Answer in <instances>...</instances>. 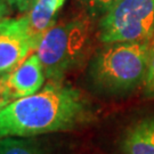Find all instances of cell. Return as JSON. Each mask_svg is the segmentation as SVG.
<instances>
[{"label": "cell", "mask_w": 154, "mask_h": 154, "mask_svg": "<svg viewBox=\"0 0 154 154\" xmlns=\"http://www.w3.org/2000/svg\"><path fill=\"white\" fill-rule=\"evenodd\" d=\"M154 34V0H119L100 17L104 44L144 42Z\"/></svg>", "instance_id": "cell-4"}, {"label": "cell", "mask_w": 154, "mask_h": 154, "mask_svg": "<svg viewBox=\"0 0 154 154\" xmlns=\"http://www.w3.org/2000/svg\"><path fill=\"white\" fill-rule=\"evenodd\" d=\"M119 0H81L89 15L94 17L103 16Z\"/></svg>", "instance_id": "cell-10"}, {"label": "cell", "mask_w": 154, "mask_h": 154, "mask_svg": "<svg viewBox=\"0 0 154 154\" xmlns=\"http://www.w3.org/2000/svg\"><path fill=\"white\" fill-rule=\"evenodd\" d=\"M89 33V22L82 17L55 24L45 33L35 51L46 78L61 81L67 72L82 61L88 49Z\"/></svg>", "instance_id": "cell-3"}, {"label": "cell", "mask_w": 154, "mask_h": 154, "mask_svg": "<svg viewBox=\"0 0 154 154\" xmlns=\"http://www.w3.org/2000/svg\"><path fill=\"white\" fill-rule=\"evenodd\" d=\"M0 154H44V152L29 137H6L0 139Z\"/></svg>", "instance_id": "cell-9"}, {"label": "cell", "mask_w": 154, "mask_h": 154, "mask_svg": "<svg viewBox=\"0 0 154 154\" xmlns=\"http://www.w3.org/2000/svg\"><path fill=\"white\" fill-rule=\"evenodd\" d=\"M123 151L126 154H154V120L138 122L128 131Z\"/></svg>", "instance_id": "cell-8"}, {"label": "cell", "mask_w": 154, "mask_h": 154, "mask_svg": "<svg viewBox=\"0 0 154 154\" xmlns=\"http://www.w3.org/2000/svg\"><path fill=\"white\" fill-rule=\"evenodd\" d=\"M6 2L8 4L9 6H14V5H16V0H5Z\"/></svg>", "instance_id": "cell-16"}, {"label": "cell", "mask_w": 154, "mask_h": 154, "mask_svg": "<svg viewBox=\"0 0 154 154\" xmlns=\"http://www.w3.org/2000/svg\"><path fill=\"white\" fill-rule=\"evenodd\" d=\"M64 2H65V0H57V7H58V11L62 8V6L64 5Z\"/></svg>", "instance_id": "cell-15"}, {"label": "cell", "mask_w": 154, "mask_h": 154, "mask_svg": "<svg viewBox=\"0 0 154 154\" xmlns=\"http://www.w3.org/2000/svg\"><path fill=\"white\" fill-rule=\"evenodd\" d=\"M149 42L107 44L91 63L95 83L106 91H128L143 82L149 57Z\"/></svg>", "instance_id": "cell-2"}, {"label": "cell", "mask_w": 154, "mask_h": 154, "mask_svg": "<svg viewBox=\"0 0 154 154\" xmlns=\"http://www.w3.org/2000/svg\"><path fill=\"white\" fill-rule=\"evenodd\" d=\"M11 6L6 2L5 0H0V21H2L4 18L9 15L11 13Z\"/></svg>", "instance_id": "cell-14"}, {"label": "cell", "mask_w": 154, "mask_h": 154, "mask_svg": "<svg viewBox=\"0 0 154 154\" xmlns=\"http://www.w3.org/2000/svg\"><path fill=\"white\" fill-rule=\"evenodd\" d=\"M13 100L14 98H13L9 87L7 85L6 74H1L0 75V112L5 107H7Z\"/></svg>", "instance_id": "cell-12"}, {"label": "cell", "mask_w": 154, "mask_h": 154, "mask_svg": "<svg viewBox=\"0 0 154 154\" xmlns=\"http://www.w3.org/2000/svg\"><path fill=\"white\" fill-rule=\"evenodd\" d=\"M88 114L81 91L49 80L38 93L13 100L0 112V139L69 130L85 121Z\"/></svg>", "instance_id": "cell-1"}, {"label": "cell", "mask_w": 154, "mask_h": 154, "mask_svg": "<svg viewBox=\"0 0 154 154\" xmlns=\"http://www.w3.org/2000/svg\"><path fill=\"white\" fill-rule=\"evenodd\" d=\"M35 1L37 0H16V5L15 6L21 13L26 14L32 8V6L35 4Z\"/></svg>", "instance_id": "cell-13"}, {"label": "cell", "mask_w": 154, "mask_h": 154, "mask_svg": "<svg viewBox=\"0 0 154 154\" xmlns=\"http://www.w3.org/2000/svg\"><path fill=\"white\" fill-rule=\"evenodd\" d=\"M6 79L14 100L38 93L45 82L46 74L37 53L30 54L13 71L6 73Z\"/></svg>", "instance_id": "cell-6"}, {"label": "cell", "mask_w": 154, "mask_h": 154, "mask_svg": "<svg viewBox=\"0 0 154 154\" xmlns=\"http://www.w3.org/2000/svg\"><path fill=\"white\" fill-rule=\"evenodd\" d=\"M32 50H35V44L25 15L0 21V75L13 71Z\"/></svg>", "instance_id": "cell-5"}, {"label": "cell", "mask_w": 154, "mask_h": 154, "mask_svg": "<svg viewBox=\"0 0 154 154\" xmlns=\"http://www.w3.org/2000/svg\"><path fill=\"white\" fill-rule=\"evenodd\" d=\"M145 91L149 97H154V41L149 48V66L145 77Z\"/></svg>", "instance_id": "cell-11"}, {"label": "cell", "mask_w": 154, "mask_h": 154, "mask_svg": "<svg viewBox=\"0 0 154 154\" xmlns=\"http://www.w3.org/2000/svg\"><path fill=\"white\" fill-rule=\"evenodd\" d=\"M57 11V0H37L32 8L25 14L29 31L35 44V49L40 38L55 25Z\"/></svg>", "instance_id": "cell-7"}]
</instances>
